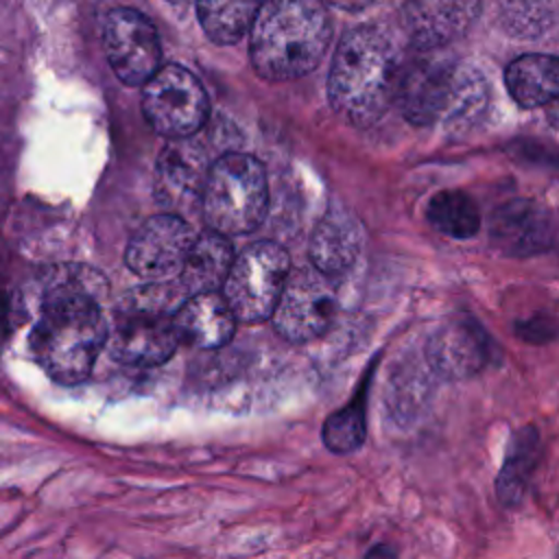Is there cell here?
I'll list each match as a JSON object with an SVG mask.
<instances>
[{"instance_id":"1","label":"cell","mask_w":559,"mask_h":559,"mask_svg":"<svg viewBox=\"0 0 559 559\" xmlns=\"http://www.w3.org/2000/svg\"><path fill=\"white\" fill-rule=\"evenodd\" d=\"M105 295V277L85 264L57 266L46 280L31 352L55 382L79 384L92 373L107 341Z\"/></svg>"},{"instance_id":"2","label":"cell","mask_w":559,"mask_h":559,"mask_svg":"<svg viewBox=\"0 0 559 559\" xmlns=\"http://www.w3.org/2000/svg\"><path fill=\"white\" fill-rule=\"evenodd\" d=\"M397 55L391 39L376 26H358L343 35L328 76L334 111L354 127H369L395 100Z\"/></svg>"},{"instance_id":"3","label":"cell","mask_w":559,"mask_h":559,"mask_svg":"<svg viewBox=\"0 0 559 559\" xmlns=\"http://www.w3.org/2000/svg\"><path fill=\"white\" fill-rule=\"evenodd\" d=\"M249 31L255 72L269 81H290L319 66L332 26L319 0H269L260 4Z\"/></svg>"},{"instance_id":"4","label":"cell","mask_w":559,"mask_h":559,"mask_svg":"<svg viewBox=\"0 0 559 559\" xmlns=\"http://www.w3.org/2000/svg\"><path fill=\"white\" fill-rule=\"evenodd\" d=\"M395 100L408 122L445 124L452 131L472 127L487 105L483 76L452 59L426 57L397 76Z\"/></svg>"},{"instance_id":"5","label":"cell","mask_w":559,"mask_h":559,"mask_svg":"<svg viewBox=\"0 0 559 559\" xmlns=\"http://www.w3.org/2000/svg\"><path fill=\"white\" fill-rule=\"evenodd\" d=\"M188 295L179 282L148 280L131 288L114 310L107 328L109 354L129 367H155L166 362L179 347L175 312Z\"/></svg>"},{"instance_id":"6","label":"cell","mask_w":559,"mask_h":559,"mask_svg":"<svg viewBox=\"0 0 559 559\" xmlns=\"http://www.w3.org/2000/svg\"><path fill=\"white\" fill-rule=\"evenodd\" d=\"M269 205L264 166L245 153H225L210 162L201 192V216L225 236L253 231Z\"/></svg>"},{"instance_id":"7","label":"cell","mask_w":559,"mask_h":559,"mask_svg":"<svg viewBox=\"0 0 559 559\" xmlns=\"http://www.w3.org/2000/svg\"><path fill=\"white\" fill-rule=\"evenodd\" d=\"M290 271L286 249L273 240H260L234 255L221 295L236 321L260 323L271 317L280 290Z\"/></svg>"},{"instance_id":"8","label":"cell","mask_w":559,"mask_h":559,"mask_svg":"<svg viewBox=\"0 0 559 559\" xmlns=\"http://www.w3.org/2000/svg\"><path fill=\"white\" fill-rule=\"evenodd\" d=\"M210 103L199 79L183 66H159L142 85V114L168 140L194 135L207 120Z\"/></svg>"},{"instance_id":"9","label":"cell","mask_w":559,"mask_h":559,"mask_svg":"<svg viewBox=\"0 0 559 559\" xmlns=\"http://www.w3.org/2000/svg\"><path fill=\"white\" fill-rule=\"evenodd\" d=\"M338 312L336 288L314 266L288 271L271 321L275 332L290 343H308L323 336Z\"/></svg>"},{"instance_id":"10","label":"cell","mask_w":559,"mask_h":559,"mask_svg":"<svg viewBox=\"0 0 559 559\" xmlns=\"http://www.w3.org/2000/svg\"><path fill=\"white\" fill-rule=\"evenodd\" d=\"M194 236L183 216L173 212L155 214L131 236L124 262L138 277L170 280L179 273Z\"/></svg>"},{"instance_id":"11","label":"cell","mask_w":559,"mask_h":559,"mask_svg":"<svg viewBox=\"0 0 559 559\" xmlns=\"http://www.w3.org/2000/svg\"><path fill=\"white\" fill-rule=\"evenodd\" d=\"M107 61L124 85H144L159 68L162 50L153 24L133 9H114L105 17Z\"/></svg>"},{"instance_id":"12","label":"cell","mask_w":559,"mask_h":559,"mask_svg":"<svg viewBox=\"0 0 559 559\" xmlns=\"http://www.w3.org/2000/svg\"><path fill=\"white\" fill-rule=\"evenodd\" d=\"M207 168V151L192 135L170 140L155 164V199L173 214L192 212L201 205Z\"/></svg>"},{"instance_id":"13","label":"cell","mask_w":559,"mask_h":559,"mask_svg":"<svg viewBox=\"0 0 559 559\" xmlns=\"http://www.w3.org/2000/svg\"><path fill=\"white\" fill-rule=\"evenodd\" d=\"M426 354L441 378L465 380L489 362V336L474 317H452L432 334Z\"/></svg>"},{"instance_id":"14","label":"cell","mask_w":559,"mask_h":559,"mask_svg":"<svg viewBox=\"0 0 559 559\" xmlns=\"http://www.w3.org/2000/svg\"><path fill=\"white\" fill-rule=\"evenodd\" d=\"M489 238L504 255L528 258L552 247L555 223L550 212L537 201L513 199L493 212Z\"/></svg>"},{"instance_id":"15","label":"cell","mask_w":559,"mask_h":559,"mask_svg":"<svg viewBox=\"0 0 559 559\" xmlns=\"http://www.w3.org/2000/svg\"><path fill=\"white\" fill-rule=\"evenodd\" d=\"M478 11L480 0H406L402 22L419 50H435L459 39Z\"/></svg>"},{"instance_id":"16","label":"cell","mask_w":559,"mask_h":559,"mask_svg":"<svg viewBox=\"0 0 559 559\" xmlns=\"http://www.w3.org/2000/svg\"><path fill=\"white\" fill-rule=\"evenodd\" d=\"M236 317L221 290L188 295L175 312V332L179 345L197 349H218L227 345L236 330Z\"/></svg>"},{"instance_id":"17","label":"cell","mask_w":559,"mask_h":559,"mask_svg":"<svg viewBox=\"0 0 559 559\" xmlns=\"http://www.w3.org/2000/svg\"><path fill=\"white\" fill-rule=\"evenodd\" d=\"M360 227L349 212L330 210L312 231L310 262L330 280L343 277L360 253Z\"/></svg>"},{"instance_id":"18","label":"cell","mask_w":559,"mask_h":559,"mask_svg":"<svg viewBox=\"0 0 559 559\" xmlns=\"http://www.w3.org/2000/svg\"><path fill=\"white\" fill-rule=\"evenodd\" d=\"M234 255L236 253L229 238L207 227L205 231L194 236L186 260L177 273V282L181 284L186 295L221 290Z\"/></svg>"},{"instance_id":"19","label":"cell","mask_w":559,"mask_h":559,"mask_svg":"<svg viewBox=\"0 0 559 559\" xmlns=\"http://www.w3.org/2000/svg\"><path fill=\"white\" fill-rule=\"evenodd\" d=\"M511 98L526 109L555 100L559 90V66L550 55H522L504 70Z\"/></svg>"},{"instance_id":"20","label":"cell","mask_w":559,"mask_h":559,"mask_svg":"<svg viewBox=\"0 0 559 559\" xmlns=\"http://www.w3.org/2000/svg\"><path fill=\"white\" fill-rule=\"evenodd\" d=\"M262 0H197L199 22L216 44H236L251 28Z\"/></svg>"},{"instance_id":"21","label":"cell","mask_w":559,"mask_h":559,"mask_svg":"<svg viewBox=\"0 0 559 559\" xmlns=\"http://www.w3.org/2000/svg\"><path fill=\"white\" fill-rule=\"evenodd\" d=\"M537 461V432L533 428L520 430L504 456V465L498 476V498L504 507L522 502L531 472Z\"/></svg>"},{"instance_id":"22","label":"cell","mask_w":559,"mask_h":559,"mask_svg":"<svg viewBox=\"0 0 559 559\" xmlns=\"http://www.w3.org/2000/svg\"><path fill=\"white\" fill-rule=\"evenodd\" d=\"M426 216L435 229L450 238H472L480 227V214L472 197L461 190H443L428 203Z\"/></svg>"},{"instance_id":"23","label":"cell","mask_w":559,"mask_h":559,"mask_svg":"<svg viewBox=\"0 0 559 559\" xmlns=\"http://www.w3.org/2000/svg\"><path fill=\"white\" fill-rule=\"evenodd\" d=\"M367 435L365 424V402L354 400L352 404L332 413L323 424V443L336 454L356 452Z\"/></svg>"},{"instance_id":"24","label":"cell","mask_w":559,"mask_h":559,"mask_svg":"<svg viewBox=\"0 0 559 559\" xmlns=\"http://www.w3.org/2000/svg\"><path fill=\"white\" fill-rule=\"evenodd\" d=\"M504 26L515 35H539L552 22L548 0H507L502 11Z\"/></svg>"},{"instance_id":"25","label":"cell","mask_w":559,"mask_h":559,"mask_svg":"<svg viewBox=\"0 0 559 559\" xmlns=\"http://www.w3.org/2000/svg\"><path fill=\"white\" fill-rule=\"evenodd\" d=\"M323 4H330L334 9H343V11H360L367 4H371L373 0H319Z\"/></svg>"}]
</instances>
